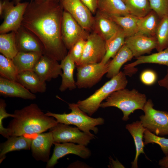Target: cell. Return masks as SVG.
Here are the masks:
<instances>
[{
	"mask_svg": "<svg viewBox=\"0 0 168 168\" xmlns=\"http://www.w3.org/2000/svg\"><path fill=\"white\" fill-rule=\"evenodd\" d=\"M63 8L53 0H32L29 2L21 26L34 34L44 47V54L61 61L68 54L62 39Z\"/></svg>",
	"mask_w": 168,
	"mask_h": 168,
	"instance_id": "1",
	"label": "cell"
},
{
	"mask_svg": "<svg viewBox=\"0 0 168 168\" xmlns=\"http://www.w3.org/2000/svg\"><path fill=\"white\" fill-rule=\"evenodd\" d=\"M13 119L7 127L10 136L38 134L58 123L53 117L46 115L35 103L14 111Z\"/></svg>",
	"mask_w": 168,
	"mask_h": 168,
	"instance_id": "2",
	"label": "cell"
},
{
	"mask_svg": "<svg viewBox=\"0 0 168 168\" xmlns=\"http://www.w3.org/2000/svg\"><path fill=\"white\" fill-rule=\"evenodd\" d=\"M147 99L145 94L135 89L130 90L125 88L111 93L101 104L100 107L118 108L123 113L122 119L127 121L129 119V115L135 110H143Z\"/></svg>",
	"mask_w": 168,
	"mask_h": 168,
	"instance_id": "3",
	"label": "cell"
},
{
	"mask_svg": "<svg viewBox=\"0 0 168 168\" xmlns=\"http://www.w3.org/2000/svg\"><path fill=\"white\" fill-rule=\"evenodd\" d=\"M126 75L121 71L91 96L77 103L79 108L83 112L91 116L100 107L103 101L113 92L125 88L128 82Z\"/></svg>",
	"mask_w": 168,
	"mask_h": 168,
	"instance_id": "4",
	"label": "cell"
},
{
	"mask_svg": "<svg viewBox=\"0 0 168 168\" xmlns=\"http://www.w3.org/2000/svg\"><path fill=\"white\" fill-rule=\"evenodd\" d=\"M69 109L71 112L58 114L48 111L46 112L47 115L54 118L58 123L76 126L80 130L88 133H91L90 130L96 134L98 131L96 126L104 124L105 120L102 118H93L86 114L78 107L77 104H68Z\"/></svg>",
	"mask_w": 168,
	"mask_h": 168,
	"instance_id": "5",
	"label": "cell"
},
{
	"mask_svg": "<svg viewBox=\"0 0 168 168\" xmlns=\"http://www.w3.org/2000/svg\"><path fill=\"white\" fill-rule=\"evenodd\" d=\"M29 2H20L15 4L8 0L0 2V17L3 21L0 26V34L16 31L21 26Z\"/></svg>",
	"mask_w": 168,
	"mask_h": 168,
	"instance_id": "6",
	"label": "cell"
},
{
	"mask_svg": "<svg viewBox=\"0 0 168 168\" xmlns=\"http://www.w3.org/2000/svg\"><path fill=\"white\" fill-rule=\"evenodd\" d=\"M151 99L147 101L143 108L144 114L139 116L143 127L159 136L168 135V112L156 110Z\"/></svg>",
	"mask_w": 168,
	"mask_h": 168,
	"instance_id": "7",
	"label": "cell"
},
{
	"mask_svg": "<svg viewBox=\"0 0 168 168\" xmlns=\"http://www.w3.org/2000/svg\"><path fill=\"white\" fill-rule=\"evenodd\" d=\"M109 61L105 64L100 62L76 66L77 87L79 89L89 88L96 85L107 73Z\"/></svg>",
	"mask_w": 168,
	"mask_h": 168,
	"instance_id": "8",
	"label": "cell"
},
{
	"mask_svg": "<svg viewBox=\"0 0 168 168\" xmlns=\"http://www.w3.org/2000/svg\"><path fill=\"white\" fill-rule=\"evenodd\" d=\"M49 129L53 133L54 143L71 142L86 146L95 138L92 133L82 132L77 127L61 123Z\"/></svg>",
	"mask_w": 168,
	"mask_h": 168,
	"instance_id": "9",
	"label": "cell"
},
{
	"mask_svg": "<svg viewBox=\"0 0 168 168\" xmlns=\"http://www.w3.org/2000/svg\"><path fill=\"white\" fill-rule=\"evenodd\" d=\"M62 40L67 49L70 50L74 44L81 39L88 36L84 30L71 15L64 10L61 23Z\"/></svg>",
	"mask_w": 168,
	"mask_h": 168,
	"instance_id": "10",
	"label": "cell"
},
{
	"mask_svg": "<svg viewBox=\"0 0 168 168\" xmlns=\"http://www.w3.org/2000/svg\"><path fill=\"white\" fill-rule=\"evenodd\" d=\"M105 41L96 32L88 35L82 55L76 66L100 62L105 54Z\"/></svg>",
	"mask_w": 168,
	"mask_h": 168,
	"instance_id": "11",
	"label": "cell"
},
{
	"mask_svg": "<svg viewBox=\"0 0 168 168\" xmlns=\"http://www.w3.org/2000/svg\"><path fill=\"white\" fill-rule=\"evenodd\" d=\"M60 2L84 30L91 28L94 23L92 13L81 0H60Z\"/></svg>",
	"mask_w": 168,
	"mask_h": 168,
	"instance_id": "12",
	"label": "cell"
},
{
	"mask_svg": "<svg viewBox=\"0 0 168 168\" xmlns=\"http://www.w3.org/2000/svg\"><path fill=\"white\" fill-rule=\"evenodd\" d=\"M54 147L52 156L47 163L46 168H52L58 163V160L66 155L73 154L86 159L91 155L90 150L86 146L71 142L54 143Z\"/></svg>",
	"mask_w": 168,
	"mask_h": 168,
	"instance_id": "13",
	"label": "cell"
},
{
	"mask_svg": "<svg viewBox=\"0 0 168 168\" xmlns=\"http://www.w3.org/2000/svg\"><path fill=\"white\" fill-rule=\"evenodd\" d=\"M54 143L52 133L49 131L37 134L32 139L30 149L33 157L37 161L48 162L51 147Z\"/></svg>",
	"mask_w": 168,
	"mask_h": 168,
	"instance_id": "14",
	"label": "cell"
},
{
	"mask_svg": "<svg viewBox=\"0 0 168 168\" xmlns=\"http://www.w3.org/2000/svg\"><path fill=\"white\" fill-rule=\"evenodd\" d=\"M125 44L130 50L133 57L137 58L146 54H150L153 49H156L157 41L155 37L138 33L126 38Z\"/></svg>",
	"mask_w": 168,
	"mask_h": 168,
	"instance_id": "15",
	"label": "cell"
},
{
	"mask_svg": "<svg viewBox=\"0 0 168 168\" xmlns=\"http://www.w3.org/2000/svg\"><path fill=\"white\" fill-rule=\"evenodd\" d=\"M16 32V43L18 52H35L44 54L43 44L34 34L22 26Z\"/></svg>",
	"mask_w": 168,
	"mask_h": 168,
	"instance_id": "16",
	"label": "cell"
},
{
	"mask_svg": "<svg viewBox=\"0 0 168 168\" xmlns=\"http://www.w3.org/2000/svg\"><path fill=\"white\" fill-rule=\"evenodd\" d=\"M32 70L45 82L56 78L62 73L58 61L44 54L38 60Z\"/></svg>",
	"mask_w": 168,
	"mask_h": 168,
	"instance_id": "17",
	"label": "cell"
},
{
	"mask_svg": "<svg viewBox=\"0 0 168 168\" xmlns=\"http://www.w3.org/2000/svg\"><path fill=\"white\" fill-rule=\"evenodd\" d=\"M0 94L4 97L34 100L36 96L16 81L0 77Z\"/></svg>",
	"mask_w": 168,
	"mask_h": 168,
	"instance_id": "18",
	"label": "cell"
},
{
	"mask_svg": "<svg viewBox=\"0 0 168 168\" xmlns=\"http://www.w3.org/2000/svg\"><path fill=\"white\" fill-rule=\"evenodd\" d=\"M16 81L33 93H44L47 89L46 82L33 70L19 72Z\"/></svg>",
	"mask_w": 168,
	"mask_h": 168,
	"instance_id": "19",
	"label": "cell"
},
{
	"mask_svg": "<svg viewBox=\"0 0 168 168\" xmlns=\"http://www.w3.org/2000/svg\"><path fill=\"white\" fill-rule=\"evenodd\" d=\"M125 128L133 138L136 149V154L133 161L131 162L132 168H137L138 159L141 154H145L144 151L145 145L143 141L144 133L146 129L140 121H137L127 124Z\"/></svg>",
	"mask_w": 168,
	"mask_h": 168,
	"instance_id": "20",
	"label": "cell"
},
{
	"mask_svg": "<svg viewBox=\"0 0 168 168\" xmlns=\"http://www.w3.org/2000/svg\"><path fill=\"white\" fill-rule=\"evenodd\" d=\"M134 62L124 66V71L126 75H129L137 71L134 67L145 63H156L168 67V47L164 50L147 56H141L136 58Z\"/></svg>",
	"mask_w": 168,
	"mask_h": 168,
	"instance_id": "21",
	"label": "cell"
},
{
	"mask_svg": "<svg viewBox=\"0 0 168 168\" xmlns=\"http://www.w3.org/2000/svg\"><path fill=\"white\" fill-rule=\"evenodd\" d=\"M32 139L24 136H11L0 145V163L6 158V154L11 152L30 149Z\"/></svg>",
	"mask_w": 168,
	"mask_h": 168,
	"instance_id": "22",
	"label": "cell"
},
{
	"mask_svg": "<svg viewBox=\"0 0 168 168\" xmlns=\"http://www.w3.org/2000/svg\"><path fill=\"white\" fill-rule=\"evenodd\" d=\"M61 61L60 64L62 70L61 76L62 80L59 90L61 92H63L67 89L70 90L74 89L77 87L73 77L75 63L68 53Z\"/></svg>",
	"mask_w": 168,
	"mask_h": 168,
	"instance_id": "23",
	"label": "cell"
},
{
	"mask_svg": "<svg viewBox=\"0 0 168 168\" xmlns=\"http://www.w3.org/2000/svg\"><path fill=\"white\" fill-rule=\"evenodd\" d=\"M133 56L130 50L124 44L116 54L109 61V66L106 77L111 79L117 75L120 68L125 63L131 60Z\"/></svg>",
	"mask_w": 168,
	"mask_h": 168,
	"instance_id": "24",
	"label": "cell"
},
{
	"mask_svg": "<svg viewBox=\"0 0 168 168\" xmlns=\"http://www.w3.org/2000/svg\"><path fill=\"white\" fill-rule=\"evenodd\" d=\"M97 9L107 16H123L130 14L122 0H98Z\"/></svg>",
	"mask_w": 168,
	"mask_h": 168,
	"instance_id": "25",
	"label": "cell"
},
{
	"mask_svg": "<svg viewBox=\"0 0 168 168\" xmlns=\"http://www.w3.org/2000/svg\"><path fill=\"white\" fill-rule=\"evenodd\" d=\"M161 18L152 10L144 17L139 18L138 33L152 37H155L156 31Z\"/></svg>",
	"mask_w": 168,
	"mask_h": 168,
	"instance_id": "26",
	"label": "cell"
},
{
	"mask_svg": "<svg viewBox=\"0 0 168 168\" xmlns=\"http://www.w3.org/2000/svg\"><path fill=\"white\" fill-rule=\"evenodd\" d=\"M126 38L124 31L120 28L112 37L105 41L106 52L100 62L105 64L110 60L111 58H113L125 44Z\"/></svg>",
	"mask_w": 168,
	"mask_h": 168,
	"instance_id": "27",
	"label": "cell"
},
{
	"mask_svg": "<svg viewBox=\"0 0 168 168\" xmlns=\"http://www.w3.org/2000/svg\"><path fill=\"white\" fill-rule=\"evenodd\" d=\"M43 54L35 52H18L12 60L19 73L32 70L36 63Z\"/></svg>",
	"mask_w": 168,
	"mask_h": 168,
	"instance_id": "28",
	"label": "cell"
},
{
	"mask_svg": "<svg viewBox=\"0 0 168 168\" xmlns=\"http://www.w3.org/2000/svg\"><path fill=\"white\" fill-rule=\"evenodd\" d=\"M99 13L96 18V26L99 34L106 41L112 37L120 27L106 15L100 12Z\"/></svg>",
	"mask_w": 168,
	"mask_h": 168,
	"instance_id": "29",
	"label": "cell"
},
{
	"mask_svg": "<svg viewBox=\"0 0 168 168\" xmlns=\"http://www.w3.org/2000/svg\"><path fill=\"white\" fill-rule=\"evenodd\" d=\"M107 16L123 30L126 38L138 33V22L139 18L131 14L123 16Z\"/></svg>",
	"mask_w": 168,
	"mask_h": 168,
	"instance_id": "30",
	"label": "cell"
},
{
	"mask_svg": "<svg viewBox=\"0 0 168 168\" xmlns=\"http://www.w3.org/2000/svg\"><path fill=\"white\" fill-rule=\"evenodd\" d=\"M16 31L0 34V52L11 59L18 52L16 43Z\"/></svg>",
	"mask_w": 168,
	"mask_h": 168,
	"instance_id": "31",
	"label": "cell"
},
{
	"mask_svg": "<svg viewBox=\"0 0 168 168\" xmlns=\"http://www.w3.org/2000/svg\"><path fill=\"white\" fill-rule=\"evenodd\" d=\"M124 3L130 14L138 18L144 16L152 10L149 0H126Z\"/></svg>",
	"mask_w": 168,
	"mask_h": 168,
	"instance_id": "32",
	"label": "cell"
},
{
	"mask_svg": "<svg viewBox=\"0 0 168 168\" xmlns=\"http://www.w3.org/2000/svg\"><path fill=\"white\" fill-rule=\"evenodd\" d=\"M155 37L157 41L156 49L157 52L162 51L168 47V15L161 18Z\"/></svg>",
	"mask_w": 168,
	"mask_h": 168,
	"instance_id": "33",
	"label": "cell"
},
{
	"mask_svg": "<svg viewBox=\"0 0 168 168\" xmlns=\"http://www.w3.org/2000/svg\"><path fill=\"white\" fill-rule=\"evenodd\" d=\"M18 72L12 60L0 54V75L6 79L16 81Z\"/></svg>",
	"mask_w": 168,
	"mask_h": 168,
	"instance_id": "34",
	"label": "cell"
},
{
	"mask_svg": "<svg viewBox=\"0 0 168 168\" xmlns=\"http://www.w3.org/2000/svg\"><path fill=\"white\" fill-rule=\"evenodd\" d=\"M144 145L149 143H156L160 147L165 155L168 153V138L161 137L151 132L146 129L144 133Z\"/></svg>",
	"mask_w": 168,
	"mask_h": 168,
	"instance_id": "35",
	"label": "cell"
},
{
	"mask_svg": "<svg viewBox=\"0 0 168 168\" xmlns=\"http://www.w3.org/2000/svg\"><path fill=\"white\" fill-rule=\"evenodd\" d=\"M86 39H81L72 46L68 53L75 63L76 66L79 63L82 55Z\"/></svg>",
	"mask_w": 168,
	"mask_h": 168,
	"instance_id": "36",
	"label": "cell"
},
{
	"mask_svg": "<svg viewBox=\"0 0 168 168\" xmlns=\"http://www.w3.org/2000/svg\"><path fill=\"white\" fill-rule=\"evenodd\" d=\"M152 10L161 18L168 15V0H149Z\"/></svg>",
	"mask_w": 168,
	"mask_h": 168,
	"instance_id": "37",
	"label": "cell"
},
{
	"mask_svg": "<svg viewBox=\"0 0 168 168\" xmlns=\"http://www.w3.org/2000/svg\"><path fill=\"white\" fill-rule=\"evenodd\" d=\"M7 104L4 100L2 99H0V134L7 139L10 136L7 128L3 127L2 120L5 118L8 117H13L14 114H10L7 112L6 107Z\"/></svg>",
	"mask_w": 168,
	"mask_h": 168,
	"instance_id": "38",
	"label": "cell"
},
{
	"mask_svg": "<svg viewBox=\"0 0 168 168\" xmlns=\"http://www.w3.org/2000/svg\"><path fill=\"white\" fill-rule=\"evenodd\" d=\"M140 78L143 84L150 86L155 83L157 79V76L154 71L151 69H147L142 72Z\"/></svg>",
	"mask_w": 168,
	"mask_h": 168,
	"instance_id": "39",
	"label": "cell"
},
{
	"mask_svg": "<svg viewBox=\"0 0 168 168\" xmlns=\"http://www.w3.org/2000/svg\"><path fill=\"white\" fill-rule=\"evenodd\" d=\"M83 3L88 8L91 12H95L97 9L98 0H81Z\"/></svg>",
	"mask_w": 168,
	"mask_h": 168,
	"instance_id": "40",
	"label": "cell"
},
{
	"mask_svg": "<svg viewBox=\"0 0 168 168\" xmlns=\"http://www.w3.org/2000/svg\"><path fill=\"white\" fill-rule=\"evenodd\" d=\"M159 85L168 90V67L167 73L165 76L158 82Z\"/></svg>",
	"mask_w": 168,
	"mask_h": 168,
	"instance_id": "41",
	"label": "cell"
},
{
	"mask_svg": "<svg viewBox=\"0 0 168 168\" xmlns=\"http://www.w3.org/2000/svg\"><path fill=\"white\" fill-rule=\"evenodd\" d=\"M158 164L161 168H168V153L159 160Z\"/></svg>",
	"mask_w": 168,
	"mask_h": 168,
	"instance_id": "42",
	"label": "cell"
},
{
	"mask_svg": "<svg viewBox=\"0 0 168 168\" xmlns=\"http://www.w3.org/2000/svg\"><path fill=\"white\" fill-rule=\"evenodd\" d=\"M8 0L13 2L15 3V4H16L18 3L21 2V1L22 0Z\"/></svg>",
	"mask_w": 168,
	"mask_h": 168,
	"instance_id": "43",
	"label": "cell"
},
{
	"mask_svg": "<svg viewBox=\"0 0 168 168\" xmlns=\"http://www.w3.org/2000/svg\"><path fill=\"white\" fill-rule=\"evenodd\" d=\"M53 0L56 1V2H60V0Z\"/></svg>",
	"mask_w": 168,
	"mask_h": 168,
	"instance_id": "44",
	"label": "cell"
},
{
	"mask_svg": "<svg viewBox=\"0 0 168 168\" xmlns=\"http://www.w3.org/2000/svg\"><path fill=\"white\" fill-rule=\"evenodd\" d=\"M122 0L124 2L126 0Z\"/></svg>",
	"mask_w": 168,
	"mask_h": 168,
	"instance_id": "45",
	"label": "cell"
}]
</instances>
